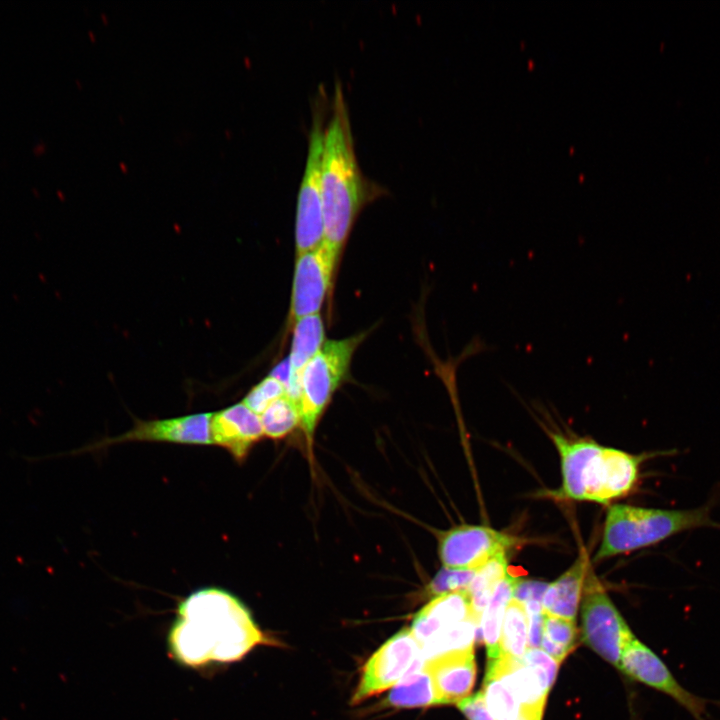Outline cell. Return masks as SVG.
I'll return each instance as SVG.
<instances>
[{"mask_svg": "<svg viewBox=\"0 0 720 720\" xmlns=\"http://www.w3.org/2000/svg\"><path fill=\"white\" fill-rule=\"evenodd\" d=\"M325 343V331L319 314L309 315L295 321L290 363V385L286 392L297 403L299 399V378L304 366Z\"/></svg>", "mask_w": 720, "mask_h": 720, "instance_id": "ac0fdd59", "label": "cell"}, {"mask_svg": "<svg viewBox=\"0 0 720 720\" xmlns=\"http://www.w3.org/2000/svg\"><path fill=\"white\" fill-rule=\"evenodd\" d=\"M507 556L501 555L480 567L468 589L472 611L480 624L481 616L500 581L508 575Z\"/></svg>", "mask_w": 720, "mask_h": 720, "instance_id": "44dd1931", "label": "cell"}, {"mask_svg": "<svg viewBox=\"0 0 720 720\" xmlns=\"http://www.w3.org/2000/svg\"><path fill=\"white\" fill-rule=\"evenodd\" d=\"M589 570L588 555L582 550L573 564L548 584L542 600L543 612L575 621Z\"/></svg>", "mask_w": 720, "mask_h": 720, "instance_id": "e0dca14e", "label": "cell"}, {"mask_svg": "<svg viewBox=\"0 0 720 720\" xmlns=\"http://www.w3.org/2000/svg\"><path fill=\"white\" fill-rule=\"evenodd\" d=\"M529 618L522 603L511 599L501 627V656L521 660L528 649Z\"/></svg>", "mask_w": 720, "mask_h": 720, "instance_id": "ffe728a7", "label": "cell"}, {"mask_svg": "<svg viewBox=\"0 0 720 720\" xmlns=\"http://www.w3.org/2000/svg\"><path fill=\"white\" fill-rule=\"evenodd\" d=\"M517 577L508 574L496 586L480 619L479 630L487 649L488 661L501 657L500 638L502 621Z\"/></svg>", "mask_w": 720, "mask_h": 720, "instance_id": "d6986e66", "label": "cell"}, {"mask_svg": "<svg viewBox=\"0 0 720 720\" xmlns=\"http://www.w3.org/2000/svg\"><path fill=\"white\" fill-rule=\"evenodd\" d=\"M267 641L247 607L218 588L195 591L181 601L167 635L169 655L189 668L240 661Z\"/></svg>", "mask_w": 720, "mask_h": 720, "instance_id": "6da1fadb", "label": "cell"}, {"mask_svg": "<svg viewBox=\"0 0 720 720\" xmlns=\"http://www.w3.org/2000/svg\"><path fill=\"white\" fill-rule=\"evenodd\" d=\"M290 363L289 359H285L280 364H278L274 370L271 372L270 376L276 378L278 381L282 383V385L285 388V391L287 392L289 385H290Z\"/></svg>", "mask_w": 720, "mask_h": 720, "instance_id": "1f68e13d", "label": "cell"}, {"mask_svg": "<svg viewBox=\"0 0 720 720\" xmlns=\"http://www.w3.org/2000/svg\"><path fill=\"white\" fill-rule=\"evenodd\" d=\"M285 394L282 383L268 376L247 394L243 403L254 413L261 415L271 403Z\"/></svg>", "mask_w": 720, "mask_h": 720, "instance_id": "4316f807", "label": "cell"}, {"mask_svg": "<svg viewBox=\"0 0 720 720\" xmlns=\"http://www.w3.org/2000/svg\"><path fill=\"white\" fill-rule=\"evenodd\" d=\"M321 87L313 102L308 150L300 182L295 220L297 255L313 250L324 241V221L321 200V162L326 126V101Z\"/></svg>", "mask_w": 720, "mask_h": 720, "instance_id": "8992f818", "label": "cell"}, {"mask_svg": "<svg viewBox=\"0 0 720 720\" xmlns=\"http://www.w3.org/2000/svg\"><path fill=\"white\" fill-rule=\"evenodd\" d=\"M424 664L422 648L411 630L399 631L366 662L352 703L358 704L395 686L408 674L421 669Z\"/></svg>", "mask_w": 720, "mask_h": 720, "instance_id": "ba28073f", "label": "cell"}, {"mask_svg": "<svg viewBox=\"0 0 720 720\" xmlns=\"http://www.w3.org/2000/svg\"><path fill=\"white\" fill-rule=\"evenodd\" d=\"M469 619L477 622L468 590L447 593L426 604L416 614L410 630L422 648L440 632Z\"/></svg>", "mask_w": 720, "mask_h": 720, "instance_id": "2e32d148", "label": "cell"}, {"mask_svg": "<svg viewBox=\"0 0 720 720\" xmlns=\"http://www.w3.org/2000/svg\"><path fill=\"white\" fill-rule=\"evenodd\" d=\"M712 504L685 510L612 505L606 514L594 561L655 545L687 530L720 528V523L711 517Z\"/></svg>", "mask_w": 720, "mask_h": 720, "instance_id": "277c9868", "label": "cell"}, {"mask_svg": "<svg viewBox=\"0 0 720 720\" xmlns=\"http://www.w3.org/2000/svg\"><path fill=\"white\" fill-rule=\"evenodd\" d=\"M365 334L325 341L299 378L300 425L311 443L316 425L334 392L347 377L353 354Z\"/></svg>", "mask_w": 720, "mask_h": 720, "instance_id": "5b68a950", "label": "cell"}, {"mask_svg": "<svg viewBox=\"0 0 720 720\" xmlns=\"http://www.w3.org/2000/svg\"><path fill=\"white\" fill-rule=\"evenodd\" d=\"M260 419L264 435L272 439L283 438L300 424L298 403L285 394L271 403Z\"/></svg>", "mask_w": 720, "mask_h": 720, "instance_id": "cb8c5ba5", "label": "cell"}, {"mask_svg": "<svg viewBox=\"0 0 720 720\" xmlns=\"http://www.w3.org/2000/svg\"><path fill=\"white\" fill-rule=\"evenodd\" d=\"M486 675L496 676L508 687L531 720H541L547 694L553 683L540 667L500 657L488 661Z\"/></svg>", "mask_w": 720, "mask_h": 720, "instance_id": "7c38bea8", "label": "cell"}, {"mask_svg": "<svg viewBox=\"0 0 720 720\" xmlns=\"http://www.w3.org/2000/svg\"><path fill=\"white\" fill-rule=\"evenodd\" d=\"M518 720H531L529 717H527L523 712L521 713V716Z\"/></svg>", "mask_w": 720, "mask_h": 720, "instance_id": "836d02e7", "label": "cell"}, {"mask_svg": "<svg viewBox=\"0 0 720 720\" xmlns=\"http://www.w3.org/2000/svg\"><path fill=\"white\" fill-rule=\"evenodd\" d=\"M528 618V649L539 648L542 639L544 613L528 615Z\"/></svg>", "mask_w": 720, "mask_h": 720, "instance_id": "4dcf8cb0", "label": "cell"}, {"mask_svg": "<svg viewBox=\"0 0 720 720\" xmlns=\"http://www.w3.org/2000/svg\"><path fill=\"white\" fill-rule=\"evenodd\" d=\"M519 542L491 527L465 524L441 535L438 552L443 567L477 570L498 556H507Z\"/></svg>", "mask_w": 720, "mask_h": 720, "instance_id": "9c48e42d", "label": "cell"}, {"mask_svg": "<svg viewBox=\"0 0 720 720\" xmlns=\"http://www.w3.org/2000/svg\"><path fill=\"white\" fill-rule=\"evenodd\" d=\"M320 188L324 242L339 251L362 209L388 192L360 168L340 82L335 85L331 115L325 126Z\"/></svg>", "mask_w": 720, "mask_h": 720, "instance_id": "7a4b0ae2", "label": "cell"}, {"mask_svg": "<svg viewBox=\"0 0 720 720\" xmlns=\"http://www.w3.org/2000/svg\"><path fill=\"white\" fill-rule=\"evenodd\" d=\"M210 430L213 444L224 447L239 462L264 435L260 415L244 403L212 414Z\"/></svg>", "mask_w": 720, "mask_h": 720, "instance_id": "9a60e30c", "label": "cell"}, {"mask_svg": "<svg viewBox=\"0 0 720 720\" xmlns=\"http://www.w3.org/2000/svg\"><path fill=\"white\" fill-rule=\"evenodd\" d=\"M483 695L495 720H518L521 716V705L516 697L496 676L485 675Z\"/></svg>", "mask_w": 720, "mask_h": 720, "instance_id": "d4e9b609", "label": "cell"}, {"mask_svg": "<svg viewBox=\"0 0 720 720\" xmlns=\"http://www.w3.org/2000/svg\"><path fill=\"white\" fill-rule=\"evenodd\" d=\"M549 435L560 456L562 485L556 495L560 499L608 504L621 498L634 489L641 463L649 456L561 433Z\"/></svg>", "mask_w": 720, "mask_h": 720, "instance_id": "3957f363", "label": "cell"}, {"mask_svg": "<svg viewBox=\"0 0 720 720\" xmlns=\"http://www.w3.org/2000/svg\"><path fill=\"white\" fill-rule=\"evenodd\" d=\"M457 705L468 720H495L487 708L482 691L462 699Z\"/></svg>", "mask_w": 720, "mask_h": 720, "instance_id": "f1b7e54d", "label": "cell"}, {"mask_svg": "<svg viewBox=\"0 0 720 720\" xmlns=\"http://www.w3.org/2000/svg\"><path fill=\"white\" fill-rule=\"evenodd\" d=\"M396 707H420L436 704L431 678L424 668L418 669L396 684L388 696Z\"/></svg>", "mask_w": 720, "mask_h": 720, "instance_id": "7402d4cb", "label": "cell"}, {"mask_svg": "<svg viewBox=\"0 0 720 720\" xmlns=\"http://www.w3.org/2000/svg\"><path fill=\"white\" fill-rule=\"evenodd\" d=\"M576 638L575 621L544 613L540 647L557 663L560 664L575 648Z\"/></svg>", "mask_w": 720, "mask_h": 720, "instance_id": "603a6c76", "label": "cell"}, {"mask_svg": "<svg viewBox=\"0 0 720 720\" xmlns=\"http://www.w3.org/2000/svg\"><path fill=\"white\" fill-rule=\"evenodd\" d=\"M339 253L323 241L317 248L297 255L290 309L293 321L319 314L331 286Z\"/></svg>", "mask_w": 720, "mask_h": 720, "instance_id": "8fae6325", "label": "cell"}, {"mask_svg": "<svg viewBox=\"0 0 720 720\" xmlns=\"http://www.w3.org/2000/svg\"><path fill=\"white\" fill-rule=\"evenodd\" d=\"M619 669L630 678L666 694L696 720H705L707 700L683 687L659 656L636 637L624 648Z\"/></svg>", "mask_w": 720, "mask_h": 720, "instance_id": "30bf717a", "label": "cell"}, {"mask_svg": "<svg viewBox=\"0 0 720 720\" xmlns=\"http://www.w3.org/2000/svg\"><path fill=\"white\" fill-rule=\"evenodd\" d=\"M547 586L548 583L542 581L523 580L517 578L512 592V599L522 603L523 605H542L543 596Z\"/></svg>", "mask_w": 720, "mask_h": 720, "instance_id": "83f0119b", "label": "cell"}, {"mask_svg": "<svg viewBox=\"0 0 720 720\" xmlns=\"http://www.w3.org/2000/svg\"><path fill=\"white\" fill-rule=\"evenodd\" d=\"M585 583L581 605L583 641L619 668L623 650L635 636L590 570Z\"/></svg>", "mask_w": 720, "mask_h": 720, "instance_id": "52a82bcc", "label": "cell"}, {"mask_svg": "<svg viewBox=\"0 0 720 720\" xmlns=\"http://www.w3.org/2000/svg\"><path fill=\"white\" fill-rule=\"evenodd\" d=\"M212 414H195L178 418L138 421L128 432L103 444L125 441H156L179 444L210 445Z\"/></svg>", "mask_w": 720, "mask_h": 720, "instance_id": "5bb4252c", "label": "cell"}, {"mask_svg": "<svg viewBox=\"0 0 720 720\" xmlns=\"http://www.w3.org/2000/svg\"><path fill=\"white\" fill-rule=\"evenodd\" d=\"M520 661L526 665L542 668L549 676L551 682L554 683L560 664L543 650H540L539 648L527 649L525 655Z\"/></svg>", "mask_w": 720, "mask_h": 720, "instance_id": "f546056e", "label": "cell"}, {"mask_svg": "<svg viewBox=\"0 0 720 720\" xmlns=\"http://www.w3.org/2000/svg\"><path fill=\"white\" fill-rule=\"evenodd\" d=\"M436 704L458 703L470 696L476 679L473 649L450 651L425 661Z\"/></svg>", "mask_w": 720, "mask_h": 720, "instance_id": "4fadbf2b", "label": "cell"}, {"mask_svg": "<svg viewBox=\"0 0 720 720\" xmlns=\"http://www.w3.org/2000/svg\"><path fill=\"white\" fill-rule=\"evenodd\" d=\"M44 149H45V145H44V144H40V145H37V146L34 148V152H35L36 154H39V153H42V152L44 151Z\"/></svg>", "mask_w": 720, "mask_h": 720, "instance_id": "d6a6232c", "label": "cell"}, {"mask_svg": "<svg viewBox=\"0 0 720 720\" xmlns=\"http://www.w3.org/2000/svg\"><path fill=\"white\" fill-rule=\"evenodd\" d=\"M477 570L442 567L429 583L428 592L436 597L447 593L467 591Z\"/></svg>", "mask_w": 720, "mask_h": 720, "instance_id": "484cf974", "label": "cell"}]
</instances>
